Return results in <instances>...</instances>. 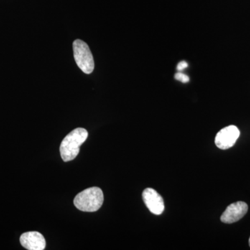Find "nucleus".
Here are the masks:
<instances>
[{"label": "nucleus", "mask_w": 250, "mask_h": 250, "mask_svg": "<svg viewBox=\"0 0 250 250\" xmlns=\"http://www.w3.org/2000/svg\"><path fill=\"white\" fill-rule=\"evenodd\" d=\"M88 136V131L83 128H77L62 140L60 146L61 156L65 162L75 159L80 152V146Z\"/></svg>", "instance_id": "1"}, {"label": "nucleus", "mask_w": 250, "mask_h": 250, "mask_svg": "<svg viewBox=\"0 0 250 250\" xmlns=\"http://www.w3.org/2000/svg\"><path fill=\"white\" fill-rule=\"evenodd\" d=\"M104 202L103 190L98 187H92L80 192L74 200L79 210L84 212H95L100 209Z\"/></svg>", "instance_id": "2"}, {"label": "nucleus", "mask_w": 250, "mask_h": 250, "mask_svg": "<svg viewBox=\"0 0 250 250\" xmlns=\"http://www.w3.org/2000/svg\"><path fill=\"white\" fill-rule=\"evenodd\" d=\"M74 57L79 67L85 74H90L95 68L93 54L84 41L77 39L73 42Z\"/></svg>", "instance_id": "3"}, {"label": "nucleus", "mask_w": 250, "mask_h": 250, "mask_svg": "<svg viewBox=\"0 0 250 250\" xmlns=\"http://www.w3.org/2000/svg\"><path fill=\"white\" fill-rule=\"evenodd\" d=\"M240 131L234 125H230L220 130L215 139V146L221 149H228L234 146L240 136Z\"/></svg>", "instance_id": "4"}, {"label": "nucleus", "mask_w": 250, "mask_h": 250, "mask_svg": "<svg viewBox=\"0 0 250 250\" xmlns=\"http://www.w3.org/2000/svg\"><path fill=\"white\" fill-rule=\"evenodd\" d=\"M143 199L146 207L153 214L161 215L165 206L162 197L154 189L147 188L143 192Z\"/></svg>", "instance_id": "5"}, {"label": "nucleus", "mask_w": 250, "mask_h": 250, "mask_svg": "<svg viewBox=\"0 0 250 250\" xmlns=\"http://www.w3.org/2000/svg\"><path fill=\"white\" fill-rule=\"evenodd\" d=\"M248 210V206L246 202H234L226 208L221 215L220 220L226 224L236 223L246 215Z\"/></svg>", "instance_id": "6"}, {"label": "nucleus", "mask_w": 250, "mask_h": 250, "mask_svg": "<svg viewBox=\"0 0 250 250\" xmlns=\"http://www.w3.org/2000/svg\"><path fill=\"white\" fill-rule=\"evenodd\" d=\"M21 245L29 250H45L46 242L44 236L38 231L23 233L20 238Z\"/></svg>", "instance_id": "7"}, {"label": "nucleus", "mask_w": 250, "mask_h": 250, "mask_svg": "<svg viewBox=\"0 0 250 250\" xmlns=\"http://www.w3.org/2000/svg\"><path fill=\"white\" fill-rule=\"evenodd\" d=\"M174 78H175L176 80L179 81V82L184 83H188V82H189V80H190L189 77L188 76V75H185V74L182 73V72L176 73L175 75H174Z\"/></svg>", "instance_id": "8"}, {"label": "nucleus", "mask_w": 250, "mask_h": 250, "mask_svg": "<svg viewBox=\"0 0 250 250\" xmlns=\"http://www.w3.org/2000/svg\"><path fill=\"white\" fill-rule=\"evenodd\" d=\"M188 66V64L187 62H181L178 65H177V70H178L179 71H182V70L187 68Z\"/></svg>", "instance_id": "9"}, {"label": "nucleus", "mask_w": 250, "mask_h": 250, "mask_svg": "<svg viewBox=\"0 0 250 250\" xmlns=\"http://www.w3.org/2000/svg\"><path fill=\"white\" fill-rule=\"evenodd\" d=\"M249 245H250V240H249Z\"/></svg>", "instance_id": "10"}]
</instances>
